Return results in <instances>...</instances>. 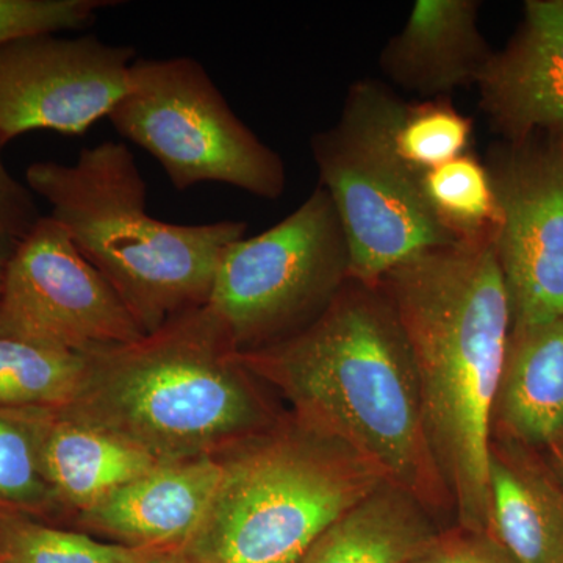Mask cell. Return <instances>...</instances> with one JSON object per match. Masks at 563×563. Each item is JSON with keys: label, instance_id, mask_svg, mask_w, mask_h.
<instances>
[{"label": "cell", "instance_id": "obj_1", "mask_svg": "<svg viewBox=\"0 0 563 563\" xmlns=\"http://www.w3.org/2000/svg\"><path fill=\"white\" fill-rule=\"evenodd\" d=\"M376 285L409 344L459 528L487 533L493 407L512 329L496 240L421 252Z\"/></svg>", "mask_w": 563, "mask_h": 563}, {"label": "cell", "instance_id": "obj_2", "mask_svg": "<svg viewBox=\"0 0 563 563\" xmlns=\"http://www.w3.org/2000/svg\"><path fill=\"white\" fill-rule=\"evenodd\" d=\"M295 421L343 443L429 510L454 509L426 432L409 344L377 285L350 279L302 331L236 352Z\"/></svg>", "mask_w": 563, "mask_h": 563}, {"label": "cell", "instance_id": "obj_3", "mask_svg": "<svg viewBox=\"0 0 563 563\" xmlns=\"http://www.w3.org/2000/svg\"><path fill=\"white\" fill-rule=\"evenodd\" d=\"M66 412L143 448L158 462L222 455L272 428V412L206 306L125 346L87 355Z\"/></svg>", "mask_w": 563, "mask_h": 563}, {"label": "cell", "instance_id": "obj_4", "mask_svg": "<svg viewBox=\"0 0 563 563\" xmlns=\"http://www.w3.org/2000/svg\"><path fill=\"white\" fill-rule=\"evenodd\" d=\"M25 184L146 335L207 306L222 254L246 235L244 221L185 225L152 217L135 155L118 141L84 147L73 165L32 163Z\"/></svg>", "mask_w": 563, "mask_h": 563}, {"label": "cell", "instance_id": "obj_5", "mask_svg": "<svg viewBox=\"0 0 563 563\" xmlns=\"http://www.w3.org/2000/svg\"><path fill=\"white\" fill-rule=\"evenodd\" d=\"M221 461L209 510L180 551L190 563H296L329 526L390 483L374 463L295 420Z\"/></svg>", "mask_w": 563, "mask_h": 563}, {"label": "cell", "instance_id": "obj_6", "mask_svg": "<svg viewBox=\"0 0 563 563\" xmlns=\"http://www.w3.org/2000/svg\"><path fill=\"white\" fill-rule=\"evenodd\" d=\"M399 98L376 80L352 85L342 114L310 140L320 185L331 196L350 250L351 279L376 285L433 247L455 244L422 199L420 177L396 155Z\"/></svg>", "mask_w": 563, "mask_h": 563}, {"label": "cell", "instance_id": "obj_7", "mask_svg": "<svg viewBox=\"0 0 563 563\" xmlns=\"http://www.w3.org/2000/svg\"><path fill=\"white\" fill-rule=\"evenodd\" d=\"M107 120L161 163L179 191L222 184L274 201L287 187L280 155L233 113L195 58L136 57Z\"/></svg>", "mask_w": 563, "mask_h": 563}, {"label": "cell", "instance_id": "obj_8", "mask_svg": "<svg viewBox=\"0 0 563 563\" xmlns=\"http://www.w3.org/2000/svg\"><path fill=\"white\" fill-rule=\"evenodd\" d=\"M351 279L350 250L329 192L222 254L207 309L233 350L279 343L317 320Z\"/></svg>", "mask_w": 563, "mask_h": 563}, {"label": "cell", "instance_id": "obj_9", "mask_svg": "<svg viewBox=\"0 0 563 563\" xmlns=\"http://www.w3.org/2000/svg\"><path fill=\"white\" fill-rule=\"evenodd\" d=\"M0 336L91 355L139 342L146 333L49 214L18 247L0 279Z\"/></svg>", "mask_w": 563, "mask_h": 563}, {"label": "cell", "instance_id": "obj_10", "mask_svg": "<svg viewBox=\"0 0 563 563\" xmlns=\"http://www.w3.org/2000/svg\"><path fill=\"white\" fill-rule=\"evenodd\" d=\"M135 47L95 35L27 36L0 46V141L29 132L84 135L131 81Z\"/></svg>", "mask_w": 563, "mask_h": 563}, {"label": "cell", "instance_id": "obj_11", "mask_svg": "<svg viewBox=\"0 0 563 563\" xmlns=\"http://www.w3.org/2000/svg\"><path fill=\"white\" fill-rule=\"evenodd\" d=\"M501 228L496 255L512 328L563 317V136L510 143L487 163Z\"/></svg>", "mask_w": 563, "mask_h": 563}, {"label": "cell", "instance_id": "obj_12", "mask_svg": "<svg viewBox=\"0 0 563 563\" xmlns=\"http://www.w3.org/2000/svg\"><path fill=\"white\" fill-rule=\"evenodd\" d=\"M481 109L510 143L563 135V0H529L523 24L493 52L479 80Z\"/></svg>", "mask_w": 563, "mask_h": 563}, {"label": "cell", "instance_id": "obj_13", "mask_svg": "<svg viewBox=\"0 0 563 563\" xmlns=\"http://www.w3.org/2000/svg\"><path fill=\"white\" fill-rule=\"evenodd\" d=\"M221 476V455L161 463L80 514L79 523L136 550L181 551L201 526Z\"/></svg>", "mask_w": 563, "mask_h": 563}, {"label": "cell", "instance_id": "obj_14", "mask_svg": "<svg viewBox=\"0 0 563 563\" xmlns=\"http://www.w3.org/2000/svg\"><path fill=\"white\" fill-rule=\"evenodd\" d=\"M477 0H418L380 55L385 76L428 99L479 80L493 51L479 29Z\"/></svg>", "mask_w": 563, "mask_h": 563}, {"label": "cell", "instance_id": "obj_15", "mask_svg": "<svg viewBox=\"0 0 563 563\" xmlns=\"http://www.w3.org/2000/svg\"><path fill=\"white\" fill-rule=\"evenodd\" d=\"M41 472L62 510L87 512L161 465L154 455L66 410H32Z\"/></svg>", "mask_w": 563, "mask_h": 563}, {"label": "cell", "instance_id": "obj_16", "mask_svg": "<svg viewBox=\"0 0 563 563\" xmlns=\"http://www.w3.org/2000/svg\"><path fill=\"white\" fill-rule=\"evenodd\" d=\"M539 446L563 435V317L510 329L492 437Z\"/></svg>", "mask_w": 563, "mask_h": 563}, {"label": "cell", "instance_id": "obj_17", "mask_svg": "<svg viewBox=\"0 0 563 563\" xmlns=\"http://www.w3.org/2000/svg\"><path fill=\"white\" fill-rule=\"evenodd\" d=\"M487 533L518 563H563V488L520 444L490 442Z\"/></svg>", "mask_w": 563, "mask_h": 563}, {"label": "cell", "instance_id": "obj_18", "mask_svg": "<svg viewBox=\"0 0 563 563\" xmlns=\"http://www.w3.org/2000/svg\"><path fill=\"white\" fill-rule=\"evenodd\" d=\"M439 533L415 496L385 483L329 526L296 563H410Z\"/></svg>", "mask_w": 563, "mask_h": 563}, {"label": "cell", "instance_id": "obj_19", "mask_svg": "<svg viewBox=\"0 0 563 563\" xmlns=\"http://www.w3.org/2000/svg\"><path fill=\"white\" fill-rule=\"evenodd\" d=\"M87 373V355L0 336V410L66 409Z\"/></svg>", "mask_w": 563, "mask_h": 563}, {"label": "cell", "instance_id": "obj_20", "mask_svg": "<svg viewBox=\"0 0 563 563\" xmlns=\"http://www.w3.org/2000/svg\"><path fill=\"white\" fill-rule=\"evenodd\" d=\"M422 199L454 242L496 240L501 207L487 166L466 152L420 177Z\"/></svg>", "mask_w": 563, "mask_h": 563}, {"label": "cell", "instance_id": "obj_21", "mask_svg": "<svg viewBox=\"0 0 563 563\" xmlns=\"http://www.w3.org/2000/svg\"><path fill=\"white\" fill-rule=\"evenodd\" d=\"M474 124L450 98L418 103L399 99L391 121L396 155L418 176L470 152Z\"/></svg>", "mask_w": 563, "mask_h": 563}, {"label": "cell", "instance_id": "obj_22", "mask_svg": "<svg viewBox=\"0 0 563 563\" xmlns=\"http://www.w3.org/2000/svg\"><path fill=\"white\" fill-rule=\"evenodd\" d=\"M154 553L0 510V563H144Z\"/></svg>", "mask_w": 563, "mask_h": 563}, {"label": "cell", "instance_id": "obj_23", "mask_svg": "<svg viewBox=\"0 0 563 563\" xmlns=\"http://www.w3.org/2000/svg\"><path fill=\"white\" fill-rule=\"evenodd\" d=\"M0 510L33 518L62 510L41 472L32 410H0Z\"/></svg>", "mask_w": 563, "mask_h": 563}, {"label": "cell", "instance_id": "obj_24", "mask_svg": "<svg viewBox=\"0 0 563 563\" xmlns=\"http://www.w3.org/2000/svg\"><path fill=\"white\" fill-rule=\"evenodd\" d=\"M118 0H0V46L27 36L85 31Z\"/></svg>", "mask_w": 563, "mask_h": 563}, {"label": "cell", "instance_id": "obj_25", "mask_svg": "<svg viewBox=\"0 0 563 563\" xmlns=\"http://www.w3.org/2000/svg\"><path fill=\"white\" fill-rule=\"evenodd\" d=\"M3 147L0 141V279L14 252L43 218L31 188L5 165Z\"/></svg>", "mask_w": 563, "mask_h": 563}, {"label": "cell", "instance_id": "obj_26", "mask_svg": "<svg viewBox=\"0 0 563 563\" xmlns=\"http://www.w3.org/2000/svg\"><path fill=\"white\" fill-rule=\"evenodd\" d=\"M410 563H518L488 533L457 531L439 533Z\"/></svg>", "mask_w": 563, "mask_h": 563}, {"label": "cell", "instance_id": "obj_27", "mask_svg": "<svg viewBox=\"0 0 563 563\" xmlns=\"http://www.w3.org/2000/svg\"><path fill=\"white\" fill-rule=\"evenodd\" d=\"M144 563H190L180 551H157Z\"/></svg>", "mask_w": 563, "mask_h": 563}, {"label": "cell", "instance_id": "obj_28", "mask_svg": "<svg viewBox=\"0 0 563 563\" xmlns=\"http://www.w3.org/2000/svg\"><path fill=\"white\" fill-rule=\"evenodd\" d=\"M554 446H559V463H561V468H562V472H563V435H562V439L559 440L558 443L554 444Z\"/></svg>", "mask_w": 563, "mask_h": 563}, {"label": "cell", "instance_id": "obj_29", "mask_svg": "<svg viewBox=\"0 0 563 563\" xmlns=\"http://www.w3.org/2000/svg\"><path fill=\"white\" fill-rule=\"evenodd\" d=\"M563 136V135H562Z\"/></svg>", "mask_w": 563, "mask_h": 563}]
</instances>
